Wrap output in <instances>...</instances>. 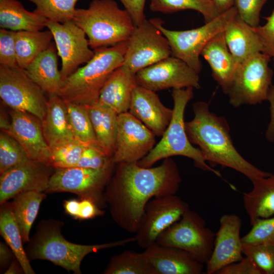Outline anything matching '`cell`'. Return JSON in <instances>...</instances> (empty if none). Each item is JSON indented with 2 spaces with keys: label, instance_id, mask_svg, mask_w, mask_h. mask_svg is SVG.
<instances>
[{
  "label": "cell",
  "instance_id": "1",
  "mask_svg": "<svg viewBox=\"0 0 274 274\" xmlns=\"http://www.w3.org/2000/svg\"><path fill=\"white\" fill-rule=\"evenodd\" d=\"M181 182L177 164L171 157L154 167L121 162L116 164L104 199L115 222L135 233L147 203L155 197L176 194Z\"/></svg>",
  "mask_w": 274,
  "mask_h": 274
},
{
  "label": "cell",
  "instance_id": "2",
  "mask_svg": "<svg viewBox=\"0 0 274 274\" xmlns=\"http://www.w3.org/2000/svg\"><path fill=\"white\" fill-rule=\"evenodd\" d=\"M194 117L185 122L190 142L199 147L206 161L232 168L251 181L272 174L263 171L246 160L237 151L226 120L211 112L209 104L197 101L192 105Z\"/></svg>",
  "mask_w": 274,
  "mask_h": 274
},
{
  "label": "cell",
  "instance_id": "3",
  "mask_svg": "<svg viewBox=\"0 0 274 274\" xmlns=\"http://www.w3.org/2000/svg\"><path fill=\"white\" fill-rule=\"evenodd\" d=\"M63 224L62 222L54 219L40 222L25 250L29 260H48L68 271L80 274L81 262L87 255L135 242L133 236L100 244H77L68 242L61 234Z\"/></svg>",
  "mask_w": 274,
  "mask_h": 274
},
{
  "label": "cell",
  "instance_id": "4",
  "mask_svg": "<svg viewBox=\"0 0 274 274\" xmlns=\"http://www.w3.org/2000/svg\"><path fill=\"white\" fill-rule=\"evenodd\" d=\"M127 46L126 41L94 49L92 58L66 78L58 95L78 105L96 103L111 74L123 65Z\"/></svg>",
  "mask_w": 274,
  "mask_h": 274
},
{
  "label": "cell",
  "instance_id": "5",
  "mask_svg": "<svg viewBox=\"0 0 274 274\" xmlns=\"http://www.w3.org/2000/svg\"><path fill=\"white\" fill-rule=\"evenodd\" d=\"M73 21L93 50L127 41L135 26L129 13L114 0H93L88 8L76 9Z\"/></svg>",
  "mask_w": 274,
  "mask_h": 274
},
{
  "label": "cell",
  "instance_id": "6",
  "mask_svg": "<svg viewBox=\"0 0 274 274\" xmlns=\"http://www.w3.org/2000/svg\"><path fill=\"white\" fill-rule=\"evenodd\" d=\"M193 87L173 89V116L160 141L138 164L151 167L159 160L174 156H183L192 159L196 166L221 177L220 173L208 165L201 151L190 142L185 130L184 112L187 104L194 96Z\"/></svg>",
  "mask_w": 274,
  "mask_h": 274
},
{
  "label": "cell",
  "instance_id": "7",
  "mask_svg": "<svg viewBox=\"0 0 274 274\" xmlns=\"http://www.w3.org/2000/svg\"><path fill=\"white\" fill-rule=\"evenodd\" d=\"M237 14L233 6L202 26L185 30L167 29L159 18L150 20L168 40L171 56L181 59L199 74L202 67L199 59L202 50L215 36L225 30Z\"/></svg>",
  "mask_w": 274,
  "mask_h": 274
},
{
  "label": "cell",
  "instance_id": "8",
  "mask_svg": "<svg viewBox=\"0 0 274 274\" xmlns=\"http://www.w3.org/2000/svg\"><path fill=\"white\" fill-rule=\"evenodd\" d=\"M270 58L257 52L239 63L227 94L232 106L256 105L267 100L273 74L269 66Z\"/></svg>",
  "mask_w": 274,
  "mask_h": 274
},
{
  "label": "cell",
  "instance_id": "9",
  "mask_svg": "<svg viewBox=\"0 0 274 274\" xmlns=\"http://www.w3.org/2000/svg\"><path fill=\"white\" fill-rule=\"evenodd\" d=\"M116 164L112 162L101 168L80 167L55 168L45 193L66 192L88 198L100 208L107 207L104 193L114 173Z\"/></svg>",
  "mask_w": 274,
  "mask_h": 274
},
{
  "label": "cell",
  "instance_id": "10",
  "mask_svg": "<svg viewBox=\"0 0 274 274\" xmlns=\"http://www.w3.org/2000/svg\"><path fill=\"white\" fill-rule=\"evenodd\" d=\"M215 237V233L207 226L204 219L189 209L162 232L156 242L185 250L206 264L213 251Z\"/></svg>",
  "mask_w": 274,
  "mask_h": 274
},
{
  "label": "cell",
  "instance_id": "11",
  "mask_svg": "<svg viewBox=\"0 0 274 274\" xmlns=\"http://www.w3.org/2000/svg\"><path fill=\"white\" fill-rule=\"evenodd\" d=\"M44 93L23 70L0 65V97L11 109L29 113L42 120L47 102Z\"/></svg>",
  "mask_w": 274,
  "mask_h": 274
},
{
  "label": "cell",
  "instance_id": "12",
  "mask_svg": "<svg viewBox=\"0 0 274 274\" xmlns=\"http://www.w3.org/2000/svg\"><path fill=\"white\" fill-rule=\"evenodd\" d=\"M127 41L123 65L135 74L172 54L168 40L150 19L135 26Z\"/></svg>",
  "mask_w": 274,
  "mask_h": 274
},
{
  "label": "cell",
  "instance_id": "13",
  "mask_svg": "<svg viewBox=\"0 0 274 274\" xmlns=\"http://www.w3.org/2000/svg\"><path fill=\"white\" fill-rule=\"evenodd\" d=\"M189 209L187 203L177 194L153 198L145 207L135 233V242L139 247L146 249Z\"/></svg>",
  "mask_w": 274,
  "mask_h": 274
},
{
  "label": "cell",
  "instance_id": "14",
  "mask_svg": "<svg viewBox=\"0 0 274 274\" xmlns=\"http://www.w3.org/2000/svg\"><path fill=\"white\" fill-rule=\"evenodd\" d=\"M46 27L52 33L58 55L61 59L60 70L65 82L79 66L93 56L84 31L73 21L60 23L47 20Z\"/></svg>",
  "mask_w": 274,
  "mask_h": 274
},
{
  "label": "cell",
  "instance_id": "15",
  "mask_svg": "<svg viewBox=\"0 0 274 274\" xmlns=\"http://www.w3.org/2000/svg\"><path fill=\"white\" fill-rule=\"evenodd\" d=\"M199 74L181 59L170 56L135 74L138 85L154 92L169 88H200Z\"/></svg>",
  "mask_w": 274,
  "mask_h": 274
},
{
  "label": "cell",
  "instance_id": "16",
  "mask_svg": "<svg viewBox=\"0 0 274 274\" xmlns=\"http://www.w3.org/2000/svg\"><path fill=\"white\" fill-rule=\"evenodd\" d=\"M155 135L129 112L118 114V130L112 161L138 163L155 146Z\"/></svg>",
  "mask_w": 274,
  "mask_h": 274
},
{
  "label": "cell",
  "instance_id": "17",
  "mask_svg": "<svg viewBox=\"0 0 274 274\" xmlns=\"http://www.w3.org/2000/svg\"><path fill=\"white\" fill-rule=\"evenodd\" d=\"M54 170L48 163L28 159L1 174L0 203L24 191L45 192Z\"/></svg>",
  "mask_w": 274,
  "mask_h": 274
},
{
  "label": "cell",
  "instance_id": "18",
  "mask_svg": "<svg viewBox=\"0 0 274 274\" xmlns=\"http://www.w3.org/2000/svg\"><path fill=\"white\" fill-rule=\"evenodd\" d=\"M241 226L242 220L236 215L221 216L220 227L215 233L213 251L206 263L207 273H217L223 267L244 257L240 236Z\"/></svg>",
  "mask_w": 274,
  "mask_h": 274
},
{
  "label": "cell",
  "instance_id": "19",
  "mask_svg": "<svg viewBox=\"0 0 274 274\" xmlns=\"http://www.w3.org/2000/svg\"><path fill=\"white\" fill-rule=\"evenodd\" d=\"M10 115V126L3 131L19 143L28 159L49 164L50 149L43 134L41 120L29 113L12 109Z\"/></svg>",
  "mask_w": 274,
  "mask_h": 274
},
{
  "label": "cell",
  "instance_id": "20",
  "mask_svg": "<svg viewBox=\"0 0 274 274\" xmlns=\"http://www.w3.org/2000/svg\"><path fill=\"white\" fill-rule=\"evenodd\" d=\"M128 112L158 136L164 134L173 113L155 92L138 85L132 91Z\"/></svg>",
  "mask_w": 274,
  "mask_h": 274
},
{
  "label": "cell",
  "instance_id": "21",
  "mask_svg": "<svg viewBox=\"0 0 274 274\" xmlns=\"http://www.w3.org/2000/svg\"><path fill=\"white\" fill-rule=\"evenodd\" d=\"M145 254L157 274H201L204 264L182 249L157 242L145 249Z\"/></svg>",
  "mask_w": 274,
  "mask_h": 274
},
{
  "label": "cell",
  "instance_id": "22",
  "mask_svg": "<svg viewBox=\"0 0 274 274\" xmlns=\"http://www.w3.org/2000/svg\"><path fill=\"white\" fill-rule=\"evenodd\" d=\"M200 55L209 64L214 80L227 94L239 62L228 49L224 31L217 34L206 44Z\"/></svg>",
  "mask_w": 274,
  "mask_h": 274
},
{
  "label": "cell",
  "instance_id": "23",
  "mask_svg": "<svg viewBox=\"0 0 274 274\" xmlns=\"http://www.w3.org/2000/svg\"><path fill=\"white\" fill-rule=\"evenodd\" d=\"M45 140L50 149L76 140L65 101L58 95L50 96L41 120Z\"/></svg>",
  "mask_w": 274,
  "mask_h": 274
},
{
  "label": "cell",
  "instance_id": "24",
  "mask_svg": "<svg viewBox=\"0 0 274 274\" xmlns=\"http://www.w3.org/2000/svg\"><path fill=\"white\" fill-rule=\"evenodd\" d=\"M138 85L135 74L123 65L116 69L103 87L97 103L118 114L128 112L132 91Z\"/></svg>",
  "mask_w": 274,
  "mask_h": 274
},
{
  "label": "cell",
  "instance_id": "25",
  "mask_svg": "<svg viewBox=\"0 0 274 274\" xmlns=\"http://www.w3.org/2000/svg\"><path fill=\"white\" fill-rule=\"evenodd\" d=\"M57 54L55 44L52 42L46 50L23 70L49 96L58 95L64 84L58 68Z\"/></svg>",
  "mask_w": 274,
  "mask_h": 274
},
{
  "label": "cell",
  "instance_id": "26",
  "mask_svg": "<svg viewBox=\"0 0 274 274\" xmlns=\"http://www.w3.org/2000/svg\"><path fill=\"white\" fill-rule=\"evenodd\" d=\"M224 34L229 51L239 63L252 54L263 52L259 36L238 14L226 27Z\"/></svg>",
  "mask_w": 274,
  "mask_h": 274
},
{
  "label": "cell",
  "instance_id": "27",
  "mask_svg": "<svg viewBox=\"0 0 274 274\" xmlns=\"http://www.w3.org/2000/svg\"><path fill=\"white\" fill-rule=\"evenodd\" d=\"M252 189L243 194L244 208L251 224L257 219L274 216V175L251 181Z\"/></svg>",
  "mask_w": 274,
  "mask_h": 274
},
{
  "label": "cell",
  "instance_id": "28",
  "mask_svg": "<svg viewBox=\"0 0 274 274\" xmlns=\"http://www.w3.org/2000/svg\"><path fill=\"white\" fill-rule=\"evenodd\" d=\"M85 106L98 145L106 154L112 158L116 149L118 114L110 108L97 102Z\"/></svg>",
  "mask_w": 274,
  "mask_h": 274
},
{
  "label": "cell",
  "instance_id": "29",
  "mask_svg": "<svg viewBox=\"0 0 274 274\" xmlns=\"http://www.w3.org/2000/svg\"><path fill=\"white\" fill-rule=\"evenodd\" d=\"M47 19L26 10L17 0H0V26L14 31H38L46 27Z\"/></svg>",
  "mask_w": 274,
  "mask_h": 274
},
{
  "label": "cell",
  "instance_id": "30",
  "mask_svg": "<svg viewBox=\"0 0 274 274\" xmlns=\"http://www.w3.org/2000/svg\"><path fill=\"white\" fill-rule=\"evenodd\" d=\"M0 233L13 251L25 274H35L30 260L23 246L19 227L14 217L12 203L7 201L1 204Z\"/></svg>",
  "mask_w": 274,
  "mask_h": 274
},
{
  "label": "cell",
  "instance_id": "31",
  "mask_svg": "<svg viewBox=\"0 0 274 274\" xmlns=\"http://www.w3.org/2000/svg\"><path fill=\"white\" fill-rule=\"evenodd\" d=\"M53 39L49 29L16 31L15 47L18 67L22 70L27 68L49 47Z\"/></svg>",
  "mask_w": 274,
  "mask_h": 274
},
{
  "label": "cell",
  "instance_id": "32",
  "mask_svg": "<svg viewBox=\"0 0 274 274\" xmlns=\"http://www.w3.org/2000/svg\"><path fill=\"white\" fill-rule=\"evenodd\" d=\"M46 193L37 191L21 192L13 197V212L19 227L24 243H28L32 225L38 215Z\"/></svg>",
  "mask_w": 274,
  "mask_h": 274
},
{
  "label": "cell",
  "instance_id": "33",
  "mask_svg": "<svg viewBox=\"0 0 274 274\" xmlns=\"http://www.w3.org/2000/svg\"><path fill=\"white\" fill-rule=\"evenodd\" d=\"M104 274H157L144 252L124 251L112 257Z\"/></svg>",
  "mask_w": 274,
  "mask_h": 274
},
{
  "label": "cell",
  "instance_id": "34",
  "mask_svg": "<svg viewBox=\"0 0 274 274\" xmlns=\"http://www.w3.org/2000/svg\"><path fill=\"white\" fill-rule=\"evenodd\" d=\"M149 7L152 12L164 14L186 10H195L203 16L205 23L220 15L212 0H150Z\"/></svg>",
  "mask_w": 274,
  "mask_h": 274
},
{
  "label": "cell",
  "instance_id": "35",
  "mask_svg": "<svg viewBox=\"0 0 274 274\" xmlns=\"http://www.w3.org/2000/svg\"><path fill=\"white\" fill-rule=\"evenodd\" d=\"M65 101L76 140L85 144L100 148L86 106Z\"/></svg>",
  "mask_w": 274,
  "mask_h": 274
},
{
  "label": "cell",
  "instance_id": "36",
  "mask_svg": "<svg viewBox=\"0 0 274 274\" xmlns=\"http://www.w3.org/2000/svg\"><path fill=\"white\" fill-rule=\"evenodd\" d=\"M36 5L33 12L49 20L64 23L73 21L79 0H28Z\"/></svg>",
  "mask_w": 274,
  "mask_h": 274
},
{
  "label": "cell",
  "instance_id": "37",
  "mask_svg": "<svg viewBox=\"0 0 274 274\" xmlns=\"http://www.w3.org/2000/svg\"><path fill=\"white\" fill-rule=\"evenodd\" d=\"M89 145L74 141L50 149L49 164L54 168L75 167Z\"/></svg>",
  "mask_w": 274,
  "mask_h": 274
},
{
  "label": "cell",
  "instance_id": "38",
  "mask_svg": "<svg viewBox=\"0 0 274 274\" xmlns=\"http://www.w3.org/2000/svg\"><path fill=\"white\" fill-rule=\"evenodd\" d=\"M28 159L19 143L5 131L0 133V173L20 164Z\"/></svg>",
  "mask_w": 274,
  "mask_h": 274
},
{
  "label": "cell",
  "instance_id": "39",
  "mask_svg": "<svg viewBox=\"0 0 274 274\" xmlns=\"http://www.w3.org/2000/svg\"><path fill=\"white\" fill-rule=\"evenodd\" d=\"M243 253L254 263L262 274L274 273V244H243Z\"/></svg>",
  "mask_w": 274,
  "mask_h": 274
},
{
  "label": "cell",
  "instance_id": "40",
  "mask_svg": "<svg viewBox=\"0 0 274 274\" xmlns=\"http://www.w3.org/2000/svg\"><path fill=\"white\" fill-rule=\"evenodd\" d=\"M251 225V229L241 238L243 244H274V216L257 219Z\"/></svg>",
  "mask_w": 274,
  "mask_h": 274
},
{
  "label": "cell",
  "instance_id": "41",
  "mask_svg": "<svg viewBox=\"0 0 274 274\" xmlns=\"http://www.w3.org/2000/svg\"><path fill=\"white\" fill-rule=\"evenodd\" d=\"M16 32L0 29V64L11 68H18L15 47Z\"/></svg>",
  "mask_w": 274,
  "mask_h": 274
},
{
  "label": "cell",
  "instance_id": "42",
  "mask_svg": "<svg viewBox=\"0 0 274 274\" xmlns=\"http://www.w3.org/2000/svg\"><path fill=\"white\" fill-rule=\"evenodd\" d=\"M112 161V157L99 147L88 146L83 151L75 167L99 169L106 167Z\"/></svg>",
  "mask_w": 274,
  "mask_h": 274
},
{
  "label": "cell",
  "instance_id": "43",
  "mask_svg": "<svg viewBox=\"0 0 274 274\" xmlns=\"http://www.w3.org/2000/svg\"><path fill=\"white\" fill-rule=\"evenodd\" d=\"M268 0H235L234 6L242 19L251 27L259 25L261 9Z\"/></svg>",
  "mask_w": 274,
  "mask_h": 274
},
{
  "label": "cell",
  "instance_id": "44",
  "mask_svg": "<svg viewBox=\"0 0 274 274\" xmlns=\"http://www.w3.org/2000/svg\"><path fill=\"white\" fill-rule=\"evenodd\" d=\"M265 19L266 22L264 25L252 28L260 38L263 46V53L274 59V10Z\"/></svg>",
  "mask_w": 274,
  "mask_h": 274
},
{
  "label": "cell",
  "instance_id": "45",
  "mask_svg": "<svg viewBox=\"0 0 274 274\" xmlns=\"http://www.w3.org/2000/svg\"><path fill=\"white\" fill-rule=\"evenodd\" d=\"M218 274H262L254 263L248 257L230 263L222 268Z\"/></svg>",
  "mask_w": 274,
  "mask_h": 274
},
{
  "label": "cell",
  "instance_id": "46",
  "mask_svg": "<svg viewBox=\"0 0 274 274\" xmlns=\"http://www.w3.org/2000/svg\"><path fill=\"white\" fill-rule=\"evenodd\" d=\"M125 10L129 13L135 26L141 24L146 18L144 8L146 0H119Z\"/></svg>",
  "mask_w": 274,
  "mask_h": 274
},
{
  "label": "cell",
  "instance_id": "47",
  "mask_svg": "<svg viewBox=\"0 0 274 274\" xmlns=\"http://www.w3.org/2000/svg\"><path fill=\"white\" fill-rule=\"evenodd\" d=\"M105 211L95 202L88 198H80L77 219L84 220L102 216Z\"/></svg>",
  "mask_w": 274,
  "mask_h": 274
},
{
  "label": "cell",
  "instance_id": "48",
  "mask_svg": "<svg viewBox=\"0 0 274 274\" xmlns=\"http://www.w3.org/2000/svg\"><path fill=\"white\" fill-rule=\"evenodd\" d=\"M267 100L270 104V120L265 133L267 141L270 143L274 142V85L269 90Z\"/></svg>",
  "mask_w": 274,
  "mask_h": 274
},
{
  "label": "cell",
  "instance_id": "49",
  "mask_svg": "<svg viewBox=\"0 0 274 274\" xmlns=\"http://www.w3.org/2000/svg\"><path fill=\"white\" fill-rule=\"evenodd\" d=\"M13 256H14V254L7 244L1 243L0 265L1 268L5 269L9 265V263Z\"/></svg>",
  "mask_w": 274,
  "mask_h": 274
},
{
  "label": "cell",
  "instance_id": "50",
  "mask_svg": "<svg viewBox=\"0 0 274 274\" xmlns=\"http://www.w3.org/2000/svg\"><path fill=\"white\" fill-rule=\"evenodd\" d=\"M80 200L76 199H71L64 200L63 202V207L66 213L77 219L78 215L79 207Z\"/></svg>",
  "mask_w": 274,
  "mask_h": 274
},
{
  "label": "cell",
  "instance_id": "51",
  "mask_svg": "<svg viewBox=\"0 0 274 274\" xmlns=\"http://www.w3.org/2000/svg\"><path fill=\"white\" fill-rule=\"evenodd\" d=\"M213 2L216 10L220 14L233 7L235 0H213Z\"/></svg>",
  "mask_w": 274,
  "mask_h": 274
},
{
  "label": "cell",
  "instance_id": "52",
  "mask_svg": "<svg viewBox=\"0 0 274 274\" xmlns=\"http://www.w3.org/2000/svg\"><path fill=\"white\" fill-rule=\"evenodd\" d=\"M22 272H23L22 268L18 261L16 259L11 263L4 273L6 274H17L21 273Z\"/></svg>",
  "mask_w": 274,
  "mask_h": 274
},
{
  "label": "cell",
  "instance_id": "53",
  "mask_svg": "<svg viewBox=\"0 0 274 274\" xmlns=\"http://www.w3.org/2000/svg\"><path fill=\"white\" fill-rule=\"evenodd\" d=\"M212 1H213V0H212Z\"/></svg>",
  "mask_w": 274,
  "mask_h": 274
}]
</instances>
